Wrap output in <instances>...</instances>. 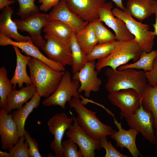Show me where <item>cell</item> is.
<instances>
[{"instance_id":"6da1fadb","label":"cell","mask_w":157,"mask_h":157,"mask_svg":"<svg viewBox=\"0 0 157 157\" xmlns=\"http://www.w3.org/2000/svg\"><path fill=\"white\" fill-rule=\"evenodd\" d=\"M105 74L107 78L105 88L109 93L132 89L141 95L148 83L145 72L134 68L115 70L109 67Z\"/></svg>"},{"instance_id":"7a4b0ae2","label":"cell","mask_w":157,"mask_h":157,"mask_svg":"<svg viewBox=\"0 0 157 157\" xmlns=\"http://www.w3.org/2000/svg\"><path fill=\"white\" fill-rule=\"evenodd\" d=\"M28 65L31 84L42 97L47 98L56 90L65 71L55 70L40 60L32 58Z\"/></svg>"},{"instance_id":"3957f363","label":"cell","mask_w":157,"mask_h":157,"mask_svg":"<svg viewBox=\"0 0 157 157\" xmlns=\"http://www.w3.org/2000/svg\"><path fill=\"white\" fill-rule=\"evenodd\" d=\"M69 103L77 114L76 117L72 116L92 138L100 141L101 138L110 135L113 130L112 127L102 123L96 116V112L86 108L80 98L73 97Z\"/></svg>"},{"instance_id":"277c9868","label":"cell","mask_w":157,"mask_h":157,"mask_svg":"<svg viewBox=\"0 0 157 157\" xmlns=\"http://www.w3.org/2000/svg\"><path fill=\"white\" fill-rule=\"evenodd\" d=\"M142 51L134 39L126 41H117L114 49L106 57L98 59L95 63L98 72L108 66L115 70L119 66L132 60L133 62L139 59Z\"/></svg>"},{"instance_id":"5b68a950","label":"cell","mask_w":157,"mask_h":157,"mask_svg":"<svg viewBox=\"0 0 157 157\" xmlns=\"http://www.w3.org/2000/svg\"><path fill=\"white\" fill-rule=\"evenodd\" d=\"M112 12L115 17L124 22L142 51L149 52L152 50L156 35L154 31L150 30L149 25L135 20L126 8L123 11L115 8Z\"/></svg>"},{"instance_id":"8992f818","label":"cell","mask_w":157,"mask_h":157,"mask_svg":"<svg viewBox=\"0 0 157 157\" xmlns=\"http://www.w3.org/2000/svg\"><path fill=\"white\" fill-rule=\"evenodd\" d=\"M80 86L79 81L72 79L70 72L65 71L56 91L44 99L42 104L46 107L58 105L65 110L66 102H69L73 97L80 98L81 95L77 91Z\"/></svg>"},{"instance_id":"52a82bcc","label":"cell","mask_w":157,"mask_h":157,"mask_svg":"<svg viewBox=\"0 0 157 157\" xmlns=\"http://www.w3.org/2000/svg\"><path fill=\"white\" fill-rule=\"evenodd\" d=\"M126 119L130 128L138 131L151 143L157 145L153 115L150 112L144 109L141 104L134 114Z\"/></svg>"},{"instance_id":"ba28073f","label":"cell","mask_w":157,"mask_h":157,"mask_svg":"<svg viewBox=\"0 0 157 157\" xmlns=\"http://www.w3.org/2000/svg\"><path fill=\"white\" fill-rule=\"evenodd\" d=\"M108 98L113 105L119 108L121 117L126 118L134 114L141 104V95L132 89L110 92Z\"/></svg>"},{"instance_id":"9c48e42d","label":"cell","mask_w":157,"mask_h":157,"mask_svg":"<svg viewBox=\"0 0 157 157\" xmlns=\"http://www.w3.org/2000/svg\"><path fill=\"white\" fill-rule=\"evenodd\" d=\"M48 14L39 13L24 19H14L18 30L26 31L38 47L42 48L46 42L41 35V30L48 21Z\"/></svg>"},{"instance_id":"30bf717a","label":"cell","mask_w":157,"mask_h":157,"mask_svg":"<svg viewBox=\"0 0 157 157\" xmlns=\"http://www.w3.org/2000/svg\"><path fill=\"white\" fill-rule=\"evenodd\" d=\"M95 63L94 61H88L79 71L73 74L72 77L80 82L78 93L83 91L88 98L90 96L91 92L99 91L102 83L101 80L98 76V72L95 70Z\"/></svg>"},{"instance_id":"8fae6325","label":"cell","mask_w":157,"mask_h":157,"mask_svg":"<svg viewBox=\"0 0 157 157\" xmlns=\"http://www.w3.org/2000/svg\"><path fill=\"white\" fill-rule=\"evenodd\" d=\"M73 117H68L65 113H57L53 116L47 121L49 131L53 135L54 140L50 144L56 157H62V140L66 131L72 125Z\"/></svg>"},{"instance_id":"7c38bea8","label":"cell","mask_w":157,"mask_h":157,"mask_svg":"<svg viewBox=\"0 0 157 157\" xmlns=\"http://www.w3.org/2000/svg\"><path fill=\"white\" fill-rule=\"evenodd\" d=\"M73 124L67 131L66 136L78 145L84 157H94L95 150L101 147L100 141L94 140L76 122L73 117Z\"/></svg>"},{"instance_id":"4fadbf2b","label":"cell","mask_w":157,"mask_h":157,"mask_svg":"<svg viewBox=\"0 0 157 157\" xmlns=\"http://www.w3.org/2000/svg\"><path fill=\"white\" fill-rule=\"evenodd\" d=\"M113 7L111 2L105 3L99 10V19L113 30L117 41H126L133 39L134 36L130 32L124 22L113 14Z\"/></svg>"},{"instance_id":"5bb4252c","label":"cell","mask_w":157,"mask_h":157,"mask_svg":"<svg viewBox=\"0 0 157 157\" xmlns=\"http://www.w3.org/2000/svg\"><path fill=\"white\" fill-rule=\"evenodd\" d=\"M46 42L41 48L48 58L65 67L72 66V55L69 43L52 37L45 38Z\"/></svg>"},{"instance_id":"9a60e30c","label":"cell","mask_w":157,"mask_h":157,"mask_svg":"<svg viewBox=\"0 0 157 157\" xmlns=\"http://www.w3.org/2000/svg\"><path fill=\"white\" fill-rule=\"evenodd\" d=\"M69 9L82 20L89 23L99 18V12L106 0H65Z\"/></svg>"},{"instance_id":"2e32d148","label":"cell","mask_w":157,"mask_h":157,"mask_svg":"<svg viewBox=\"0 0 157 157\" xmlns=\"http://www.w3.org/2000/svg\"><path fill=\"white\" fill-rule=\"evenodd\" d=\"M0 45L5 46L11 45L17 47L22 50L27 56L36 58L48 65L53 69L59 72L65 71V67L54 62L44 55L31 39L25 42H17L13 41L0 33Z\"/></svg>"},{"instance_id":"e0dca14e","label":"cell","mask_w":157,"mask_h":157,"mask_svg":"<svg viewBox=\"0 0 157 157\" xmlns=\"http://www.w3.org/2000/svg\"><path fill=\"white\" fill-rule=\"evenodd\" d=\"M56 20L70 26L76 33L81 31L89 23L80 19L67 6L65 0H61L48 14V20Z\"/></svg>"},{"instance_id":"ac0fdd59","label":"cell","mask_w":157,"mask_h":157,"mask_svg":"<svg viewBox=\"0 0 157 157\" xmlns=\"http://www.w3.org/2000/svg\"><path fill=\"white\" fill-rule=\"evenodd\" d=\"M0 135L1 148L6 150L15 144L21 137L11 113H8L4 108L0 110Z\"/></svg>"},{"instance_id":"d6986e66","label":"cell","mask_w":157,"mask_h":157,"mask_svg":"<svg viewBox=\"0 0 157 157\" xmlns=\"http://www.w3.org/2000/svg\"><path fill=\"white\" fill-rule=\"evenodd\" d=\"M114 122L118 129V131L113 130L110 138L116 142V145L121 149L126 148L133 157L142 156L137 148L136 138L139 131L136 129L130 128L128 130L123 129L121 123H119L114 118Z\"/></svg>"},{"instance_id":"ffe728a7","label":"cell","mask_w":157,"mask_h":157,"mask_svg":"<svg viewBox=\"0 0 157 157\" xmlns=\"http://www.w3.org/2000/svg\"><path fill=\"white\" fill-rule=\"evenodd\" d=\"M13 13L11 7H6L3 9L0 15V33L17 42H25L31 39L29 36H24L18 33L17 26L11 18Z\"/></svg>"},{"instance_id":"44dd1931","label":"cell","mask_w":157,"mask_h":157,"mask_svg":"<svg viewBox=\"0 0 157 157\" xmlns=\"http://www.w3.org/2000/svg\"><path fill=\"white\" fill-rule=\"evenodd\" d=\"M37 92L36 87L31 84L23 87L19 90L13 89L7 97L5 109L8 114L13 110L22 107L29 99L33 97Z\"/></svg>"},{"instance_id":"7402d4cb","label":"cell","mask_w":157,"mask_h":157,"mask_svg":"<svg viewBox=\"0 0 157 157\" xmlns=\"http://www.w3.org/2000/svg\"><path fill=\"white\" fill-rule=\"evenodd\" d=\"M13 47L16 56V66L14 74L10 81L13 85V89H16L17 84L21 89L24 83L26 85L31 84L30 77L27 73L26 67L32 57L23 55L17 47L13 46Z\"/></svg>"},{"instance_id":"603a6c76","label":"cell","mask_w":157,"mask_h":157,"mask_svg":"<svg viewBox=\"0 0 157 157\" xmlns=\"http://www.w3.org/2000/svg\"><path fill=\"white\" fill-rule=\"evenodd\" d=\"M42 97L38 92L33 98L22 107L13 111L11 114L13 119L16 124L21 136L24 135L26 120L34 108H38Z\"/></svg>"},{"instance_id":"cb8c5ba5","label":"cell","mask_w":157,"mask_h":157,"mask_svg":"<svg viewBox=\"0 0 157 157\" xmlns=\"http://www.w3.org/2000/svg\"><path fill=\"white\" fill-rule=\"evenodd\" d=\"M125 8L133 18L141 21L155 12L154 0H128Z\"/></svg>"},{"instance_id":"d4e9b609","label":"cell","mask_w":157,"mask_h":157,"mask_svg":"<svg viewBox=\"0 0 157 157\" xmlns=\"http://www.w3.org/2000/svg\"><path fill=\"white\" fill-rule=\"evenodd\" d=\"M44 38L52 37L64 42L69 41L73 33L72 28L65 24L56 20H48L43 28Z\"/></svg>"},{"instance_id":"484cf974","label":"cell","mask_w":157,"mask_h":157,"mask_svg":"<svg viewBox=\"0 0 157 157\" xmlns=\"http://www.w3.org/2000/svg\"><path fill=\"white\" fill-rule=\"evenodd\" d=\"M141 96V104L143 107L153 115L155 134L157 138V83L154 86L148 83Z\"/></svg>"},{"instance_id":"4316f807","label":"cell","mask_w":157,"mask_h":157,"mask_svg":"<svg viewBox=\"0 0 157 157\" xmlns=\"http://www.w3.org/2000/svg\"><path fill=\"white\" fill-rule=\"evenodd\" d=\"M75 35L77 42L86 55L98 44L92 22H89L85 28Z\"/></svg>"},{"instance_id":"83f0119b","label":"cell","mask_w":157,"mask_h":157,"mask_svg":"<svg viewBox=\"0 0 157 157\" xmlns=\"http://www.w3.org/2000/svg\"><path fill=\"white\" fill-rule=\"evenodd\" d=\"M157 56V50H152L149 52L142 51L139 59L137 61L131 63L121 65L117 69L122 70L133 68L137 69H142L145 72L150 71L153 69V62Z\"/></svg>"},{"instance_id":"f1b7e54d","label":"cell","mask_w":157,"mask_h":157,"mask_svg":"<svg viewBox=\"0 0 157 157\" xmlns=\"http://www.w3.org/2000/svg\"><path fill=\"white\" fill-rule=\"evenodd\" d=\"M75 34V33H73L69 40L72 55V71L73 74L79 71L88 61L87 55L83 51L77 42Z\"/></svg>"},{"instance_id":"f546056e","label":"cell","mask_w":157,"mask_h":157,"mask_svg":"<svg viewBox=\"0 0 157 157\" xmlns=\"http://www.w3.org/2000/svg\"><path fill=\"white\" fill-rule=\"evenodd\" d=\"M117 41L104 44H98L87 54L88 61H94L108 56L114 49Z\"/></svg>"},{"instance_id":"4dcf8cb0","label":"cell","mask_w":157,"mask_h":157,"mask_svg":"<svg viewBox=\"0 0 157 157\" xmlns=\"http://www.w3.org/2000/svg\"><path fill=\"white\" fill-rule=\"evenodd\" d=\"M7 77L6 69L0 68V108H5L8 95L13 89V85Z\"/></svg>"},{"instance_id":"1f68e13d","label":"cell","mask_w":157,"mask_h":157,"mask_svg":"<svg viewBox=\"0 0 157 157\" xmlns=\"http://www.w3.org/2000/svg\"><path fill=\"white\" fill-rule=\"evenodd\" d=\"M92 22L98 44L106 43L117 40L115 35L104 25L99 18Z\"/></svg>"},{"instance_id":"d6a6232c","label":"cell","mask_w":157,"mask_h":157,"mask_svg":"<svg viewBox=\"0 0 157 157\" xmlns=\"http://www.w3.org/2000/svg\"><path fill=\"white\" fill-rule=\"evenodd\" d=\"M35 0H17L19 5L17 14L22 19L40 13L39 8L35 4Z\"/></svg>"},{"instance_id":"836d02e7","label":"cell","mask_w":157,"mask_h":157,"mask_svg":"<svg viewBox=\"0 0 157 157\" xmlns=\"http://www.w3.org/2000/svg\"><path fill=\"white\" fill-rule=\"evenodd\" d=\"M24 135L21 136L18 141L10 149V157H29L28 144Z\"/></svg>"},{"instance_id":"e575fe53","label":"cell","mask_w":157,"mask_h":157,"mask_svg":"<svg viewBox=\"0 0 157 157\" xmlns=\"http://www.w3.org/2000/svg\"><path fill=\"white\" fill-rule=\"evenodd\" d=\"M62 147L63 151L62 157H83L81 150H78L76 144L69 138L62 142Z\"/></svg>"},{"instance_id":"d590c367","label":"cell","mask_w":157,"mask_h":157,"mask_svg":"<svg viewBox=\"0 0 157 157\" xmlns=\"http://www.w3.org/2000/svg\"><path fill=\"white\" fill-rule=\"evenodd\" d=\"M101 148L106 151L105 157H127V155L122 154L118 151L113 145L110 140H107L106 137H103L100 140Z\"/></svg>"},{"instance_id":"8d00e7d4","label":"cell","mask_w":157,"mask_h":157,"mask_svg":"<svg viewBox=\"0 0 157 157\" xmlns=\"http://www.w3.org/2000/svg\"><path fill=\"white\" fill-rule=\"evenodd\" d=\"M24 136L28 144V152L29 157H42L39 152L37 143L34 139L31 136L29 133L26 130Z\"/></svg>"},{"instance_id":"74e56055","label":"cell","mask_w":157,"mask_h":157,"mask_svg":"<svg viewBox=\"0 0 157 157\" xmlns=\"http://www.w3.org/2000/svg\"><path fill=\"white\" fill-rule=\"evenodd\" d=\"M145 73L148 83L155 85L157 83V56L154 60L152 69Z\"/></svg>"},{"instance_id":"f35d334b","label":"cell","mask_w":157,"mask_h":157,"mask_svg":"<svg viewBox=\"0 0 157 157\" xmlns=\"http://www.w3.org/2000/svg\"><path fill=\"white\" fill-rule=\"evenodd\" d=\"M61 0H38L39 3L41 4L39 8L40 10L44 12L56 5Z\"/></svg>"},{"instance_id":"ab89813d","label":"cell","mask_w":157,"mask_h":157,"mask_svg":"<svg viewBox=\"0 0 157 157\" xmlns=\"http://www.w3.org/2000/svg\"><path fill=\"white\" fill-rule=\"evenodd\" d=\"M15 2L14 0H0V9L3 10L6 7L14 4Z\"/></svg>"},{"instance_id":"60d3db41","label":"cell","mask_w":157,"mask_h":157,"mask_svg":"<svg viewBox=\"0 0 157 157\" xmlns=\"http://www.w3.org/2000/svg\"><path fill=\"white\" fill-rule=\"evenodd\" d=\"M155 7V12L154 14L155 15V23L153 24L154 28V31L156 36L157 37V1L154 0Z\"/></svg>"},{"instance_id":"b9f144b4","label":"cell","mask_w":157,"mask_h":157,"mask_svg":"<svg viewBox=\"0 0 157 157\" xmlns=\"http://www.w3.org/2000/svg\"><path fill=\"white\" fill-rule=\"evenodd\" d=\"M116 5L117 7L123 10L124 11L125 9V8L124 6L122 0H111Z\"/></svg>"},{"instance_id":"7bdbcfd3","label":"cell","mask_w":157,"mask_h":157,"mask_svg":"<svg viewBox=\"0 0 157 157\" xmlns=\"http://www.w3.org/2000/svg\"><path fill=\"white\" fill-rule=\"evenodd\" d=\"M0 157H10L9 153L7 152H3L0 151Z\"/></svg>"},{"instance_id":"ee69618b","label":"cell","mask_w":157,"mask_h":157,"mask_svg":"<svg viewBox=\"0 0 157 157\" xmlns=\"http://www.w3.org/2000/svg\"><path fill=\"white\" fill-rule=\"evenodd\" d=\"M156 0V1H157V0Z\"/></svg>"}]
</instances>
